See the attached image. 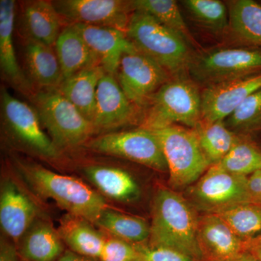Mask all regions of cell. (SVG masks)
Wrapping results in <instances>:
<instances>
[{"mask_svg": "<svg viewBox=\"0 0 261 261\" xmlns=\"http://www.w3.org/2000/svg\"><path fill=\"white\" fill-rule=\"evenodd\" d=\"M187 200L196 210L218 214L239 204L252 202L247 177L214 165L187 189Z\"/></svg>", "mask_w": 261, "mask_h": 261, "instance_id": "obj_8", "label": "cell"}, {"mask_svg": "<svg viewBox=\"0 0 261 261\" xmlns=\"http://www.w3.org/2000/svg\"><path fill=\"white\" fill-rule=\"evenodd\" d=\"M115 76L128 99L141 109L171 79L167 70L137 47L122 56Z\"/></svg>", "mask_w": 261, "mask_h": 261, "instance_id": "obj_11", "label": "cell"}, {"mask_svg": "<svg viewBox=\"0 0 261 261\" xmlns=\"http://www.w3.org/2000/svg\"><path fill=\"white\" fill-rule=\"evenodd\" d=\"M247 185L252 202L261 205V170L247 177Z\"/></svg>", "mask_w": 261, "mask_h": 261, "instance_id": "obj_36", "label": "cell"}, {"mask_svg": "<svg viewBox=\"0 0 261 261\" xmlns=\"http://www.w3.org/2000/svg\"><path fill=\"white\" fill-rule=\"evenodd\" d=\"M229 28L247 46L261 47V5L252 0L233 1L228 8Z\"/></svg>", "mask_w": 261, "mask_h": 261, "instance_id": "obj_26", "label": "cell"}, {"mask_svg": "<svg viewBox=\"0 0 261 261\" xmlns=\"http://www.w3.org/2000/svg\"><path fill=\"white\" fill-rule=\"evenodd\" d=\"M31 97L42 126L59 150L83 145L95 134L92 122L56 88L40 89Z\"/></svg>", "mask_w": 261, "mask_h": 261, "instance_id": "obj_5", "label": "cell"}, {"mask_svg": "<svg viewBox=\"0 0 261 261\" xmlns=\"http://www.w3.org/2000/svg\"><path fill=\"white\" fill-rule=\"evenodd\" d=\"M87 147L94 152L128 160L160 172L168 171L162 146L152 130L140 128L102 134L89 140Z\"/></svg>", "mask_w": 261, "mask_h": 261, "instance_id": "obj_10", "label": "cell"}, {"mask_svg": "<svg viewBox=\"0 0 261 261\" xmlns=\"http://www.w3.org/2000/svg\"><path fill=\"white\" fill-rule=\"evenodd\" d=\"M215 214L244 242L261 235V205L252 202L239 204Z\"/></svg>", "mask_w": 261, "mask_h": 261, "instance_id": "obj_29", "label": "cell"}, {"mask_svg": "<svg viewBox=\"0 0 261 261\" xmlns=\"http://www.w3.org/2000/svg\"><path fill=\"white\" fill-rule=\"evenodd\" d=\"M192 78L206 87L261 72V47L217 48L192 56Z\"/></svg>", "mask_w": 261, "mask_h": 261, "instance_id": "obj_7", "label": "cell"}, {"mask_svg": "<svg viewBox=\"0 0 261 261\" xmlns=\"http://www.w3.org/2000/svg\"><path fill=\"white\" fill-rule=\"evenodd\" d=\"M23 261H27V260H23Z\"/></svg>", "mask_w": 261, "mask_h": 261, "instance_id": "obj_41", "label": "cell"}, {"mask_svg": "<svg viewBox=\"0 0 261 261\" xmlns=\"http://www.w3.org/2000/svg\"><path fill=\"white\" fill-rule=\"evenodd\" d=\"M57 261H95L92 257L84 256V255H80L75 252L71 251L70 250H65L64 253L62 255Z\"/></svg>", "mask_w": 261, "mask_h": 261, "instance_id": "obj_39", "label": "cell"}, {"mask_svg": "<svg viewBox=\"0 0 261 261\" xmlns=\"http://www.w3.org/2000/svg\"><path fill=\"white\" fill-rule=\"evenodd\" d=\"M38 215L34 201L13 180H5L0 193V224L5 234L19 243Z\"/></svg>", "mask_w": 261, "mask_h": 261, "instance_id": "obj_16", "label": "cell"}, {"mask_svg": "<svg viewBox=\"0 0 261 261\" xmlns=\"http://www.w3.org/2000/svg\"><path fill=\"white\" fill-rule=\"evenodd\" d=\"M100 261H140V253L136 244L110 237L106 238Z\"/></svg>", "mask_w": 261, "mask_h": 261, "instance_id": "obj_34", "label": "cell"}, {"mask_svg": "<svg viewBox=\"0 0 261 261\" xmlns=\"http://www.w3.org/2000/svg\"><path fill=\"white\" fill-rule=\"evenodd\" d=\"M140 253V261H196L178 250L168 247H152L147 244H136Z\"/></svg>", "mask_w": 261, "mask_h": 261, "instance_id": "obj_35", "label": "cell"}, {"mask_svg": "<svg viewBox=\"0 0 261 261\" xmlns=\"http://www.w3.org/2000/svg\"><path fill=\"white\" fill-rule=\"evenodd\" d=\"M194 129L201 148L212 166L219 164L224 159L238 138L223 121L214 123L201 121Z\"/></svg>", "mask_w": 261, "mask_h": 261, "instance_id": "obj_28", "label": "cell"}, {"mask_svg": "<svg viewBox=\"0 0 261 261\" xmlns=\"http://www.w3.org/2000/svg\"><path fill=\"white\" fill-rule=\"evenodd\" d=\"M18 250L27 261H57L65 252L58 230L49 221L38 219L20 239Z\"/></svg>", "mask_w": 261, "mask_h": 261, "instance_id": "obj_21", "label": "cell"}, {"mask_svg": "<svg viewBox=\"0 0 261 261\" xmlns=\"http://www.w3.org/2000/svg\"><path fill=\"white\" fill-rule=\"evenodd\" d=\"M134 10L148 13L167 28L177 33L190 44L192 37L185 19L173 0H135L132 1Z\"/></svg>", "mask_w": 261, "mask_h": 261, "instance_id": "obj_30", "label": "cell"}, {"mask_svg": "<svg viewBox=\"0 0 261 261\" xmlns=\"http://www.w3.org/2000/svg\"><path fill=\"white\" fill-rule=\"evenodd\" d=\"M226 120L225 124L235 134L260 130L261 89L250 94Z\"/></svg>", "mask_w": 261, "mask_h": 261, "instance_id": "obj_33", "label": "cell"}, {"mask_svg": "<svg viewBox=\"0 0 261 261\" xmlns=\"http://www.w3.org/2000/svg\"><path fill=\"white\" fill-rule=\"evenodd\" d=\"M17 167L37 195L54 200L68 214L94 224L109 207L101 195L78 178L59 174L36 163L19 161Z\"/></svg>", "mask_w": 261, "mask_h": 261, "instance_id": "obj_2", "label": "cell"}, {"mask_svg": "<svg viewBox=\"0 0 261 261\" xmlns=\"http://www.w3.org/2000/svg\"><path fill=\"white\" fill-rule=\"evenodd\" d=\"M75 27L108 74L116 75L122 56L135 49L126 32L119 29L75 24Z\"/></svg>", "mask_w": 261, "mask_h": 261, "instance_id": "obj_17", "label": "cell"}, {"mask_svg": "<svg viewBox=\"0 0 261 261\" xmlns=\"http://www.w3.org/2000/svg\"><path fill=\"white\" fill-rule=\"evenodd\" d=\"M231 261H259L257 260L255 257L252 256L251 254L249 253V252H245V253L243 254V255H240V257H238V258L234 259V260H232Z\"/></svg>", "mask_w": 261, "mask_h": 261, "instance_id": "obj_40", "label": "cell"}, {"mask_svg": "<svg viewBox=\"0 0 261 261\" xmlns=\"http://www.w3.org/2000/svg\"><path fill=\"white\" fill-rule=\"evenodd\" d=\"M23 57L29 80L33 85L39 89L59 87L63 77L54 47L24 40Z\"/></svg>", "mask_w": 261, "mask_h": 261, "instance_id": "obj_20", "label": "cell"}, {"mask_svg": "<svg viewBox=\"0 0 261 261\" xmlns=\"http://www.w3.org/2000/svg\"><path fill=\"white\" fill-rule=\"evenodd\" d=\"M261 89V72L207 86L201 92L202 121L226 120L250 94Z\"/></svg>", "mask_w": 261, "mask_h": 261, "instance_id": "obj_14", "label": "cell"}, {"mask_svg": "<svg viewBox=\"0 0 261 261\" xmlns=\"http://www.w3.org/2000/svg\"><path fill=\"white\" fill-rule=\"evenodd\" d=\"M92 224L87 220L68 214L62 218L58 231L71 251L99 259L107 238Z\"/></svg>", "mask_w": 261, "mask_h": 261, "instance_id": "obj_24", "label": "cell"}, {"mask_svg": "<svg viewBox=\"0 0 261 261\" xmlns=\"http://www.w3.org/2000/svg\"><path fill=\"white\" fill-rule=\"evenodd\" d=\"M189 14L199 25L215 34L229 27L228 9L219 0H185L181 2Z\"/></svg>", "mask_w": 261, "mask_h": 261, "instance_id": "obj_32", "label": "cell"}, {"mask_svg": "<svg viewBox=\"0 0 261 261\" xmlns=\"http://www.w3.org/2000/svg\"><path fill=\"white\" fill-rule=\"evenodd\" d=\"M142 109L140 128L156 130L181 124L195 128L202 121L201 92L194 81L176 75L151 96Z\"/></svg>", "mask_w": 261, "mask_h": 261, "instance_id": "obj_3", "label": "cell"}, {"mask_svg": "<svg viewBox=\"0 0 261 261\" xmlns=\"http://www.w3.org/2000/svg\"><path fill=\"white\" fill-rule=\"evenodd\" d=\"M245 250L251 254L257 260L261 261V235L245 242Z\"/></svg>", "mask_w": 261, "mask_h": 261, "instance_id": "obj_38", "label": "cell"}, {"mask_svg": "<svg viewBox=\"0 0 261 261\" xmlns=\"http://www.w3.org/2000/svg\"><path fill=\"white\" fill-rule=\"evenodd\" d=\"M16 12L14 0L0 1V68L3 77L20 92L32 96L33 84L27 78L15 56L13 30Z\"/></svg>", "mask_w": 261, "mask_h": 261, "instance_id": "obj_19", "label": "cell"}, {"mask_svg": "<svg viewBox=\"0 0 261 261\" xmlns=\"http://www.w3.org/2000/svg\"><path fill=\"white\" fill-rule=\"evenodd\" d=\"M87 178L103 195L112 200L130 202L140 196V188L133 176L121 168L90 165L84 168Z\"/></svg>", "mask_w": 261, "mask_h": 261, "instance_id": "obj_23", "label": "cell"}, {"mask_svg": "<svg viewBox=\"0 0 261 261\" xmlns=\"http://www.w3.org/2000/svg\"><path fill=\"white\" fill-rule=\"evenodd\" d=\"M95 225L111 237L132 244L148 242L150 224L145 219L108 207L103 211Z\"/></svg>", "mask_w": 261, "mask_h": 261, "instance_id": "obj_27", "label": "cell"}, {"mask_svg": "<svg viewBox=\"0 0 261 261\" xmlns=\"http://www.w3.org/2000/svg\"><path fill=\"white\" fill-rule=\"evenodd\" d=\"M152 132L162 146L173 188H188L212 166L201 148L194 128L176 125Z\"/></svg>", "mask_w": 261, "mask_h": 261, "instance_id": "obj_6", "label": "cell"}, {"mask_svg": "<svg viewBox=\"0 0 261 261\" xmlns=\"http://www.w3.org/2000/svg\"><path fill=\"white\" fill-rule=\"evenodd\" d=\"M197 240L202 261H231L246 252L245 242L215 214L199 216Z\"/></svg>", "mask_w": 261, "mask_h": 261, "instance_id": "obj_15", "label": "cell"}, {"mask_svg": "<svg viewBox=\"0 0 261 261\" xmlns=\"http://www.w3.org/2000/svg\"><path fill=\"white\" fill-rule=\"evenodd\" d=\"M1 116L12 140L31 152L48 159L59 157L60 150L44 130L34 108L1 88Z\"/></svg>", "mask_w": 261, "mask_h": 261, "instance_id": "obj_9", "label": "cell"}, {"mask_svg": "<svg viewBox=\"0 0 261 261\" xmlns=\"http://www.w3.org/2000/svg\"><path fill=\"white\" fill-rule=\"evenodd\" d=\"M20 34L32 40L54 47L61 34L62 19L53 2H24L20 15Z\"/></svg>", "mask_w": 261, "mask_h": 261, "instance_id": "obj_18", "label": "cell"}, {"mask_svg": "<svg viewBox=\"0 0 261 261\" xmlns=\"http://www.w3.org/2000/svg\"><path fill=\"white\" fill-rule=\"evenodd\" d=\"M142 110L130 102L116 76L106 73L98 84L92 124L96 133L103 134L134 124L142 118Z\"/></svg>", "mask_w": 261, "mask_h": 261, "instance_id": "obj_13", "label": "cell"}, {"mask_svg": "<svg viewBox=\"0 0 261 261\" xmlns=\"http://www.w3.org/2000/svg\"><path fill=\"white\" fill-rule=\"evenodd\" d=\"M53 3L67 25L84 24L125 32L135 11L132 1L123 0H58Z\"/></svg>", "mask_w": 261, "mask_h": 261, "instance_id": "obj_12", "label": "cell"}, {"mask_svg": "<svg viewBox=\"0 0 261 261\" xmlns=\"http://www.w3.org/2000/svg\"><path fill=\"white\" fill-rule=\"evenodd\" d=\"M199 215L186 197L161 187L152 206V222L147 245L168 247L202 261L197 240Z\"/></svg>", "mask_w": 261, "mask_h": 261, "instance_id": "obj_1", "label": "cell"}, {"mask_svg": "<svg viewBox=\"0 0 261 261\" xmlns=\"http://www.w3.org/2000/svg\"><path fill=\"white\" fill-rule=\"evenodd\" d=\"M54 47L63 80L84 68L99 65L83 37L73 25H67L62 29Z\"/></svg>", "mask_w": 261, "mask_h": 261, "instance_id": "obj_25", "label": "cell"}, {"mask_svg": "<svg viewBox=\"0 0 261 261\" xmlns=\"http://www.w3.org/2000/svg\"><path fill=\"white\" fill-rule=\"evenodd\" d=\"M18 250L6 239L1 238L0 242V261H18Z\"/></svg>", "mask_w": 261, "mask_h": 261, "instance_id": "obj_37", "label": "cell"}, {"mask_svg": "<svg viewBox=\"0 0 261 261\" xmlns=\"http://www.w3.org/2000/svg\"><path fill=\"white\" fill-rule=\"evenodd\" d=\"M106 73L100 65H92L63 80L56 89L92 123L98 84Z\"/></svg>", "mask_w": 261, "mask_h": 261, "instance_id": "obj_22", "label": "cell"}, {"mask_svg": "<svg viewBox=\"0 0 261 261\" xmlns=\"http://www.w3.org/2000/svg\"><path fill=\"white\" fill-rule=\"evenodd\" d=\"M127 37L139 50L152 58L173 76L188 69L192 55L189 43L148 13L135 10L127 25Z\"/></svg>", "mask_w": 261, "mask_h": 261, "instance_id": "obj_4", "label": "cell"}, {"mask_svg": "<svg viewBox=\"0 0 261 261\" xmlns=\"http://www.w3.org/2000/svg\"><path fill=\"white\" fill-rule=\"evenodd\" d=\"M217 165L228 172L248 177L261 170V149L253 142L238 137L228 153Z\"/></svg>", "mask_w": 261, "mask_h": 261, "instance_id": "obj_31", "label": "cell"}]
</instances>
